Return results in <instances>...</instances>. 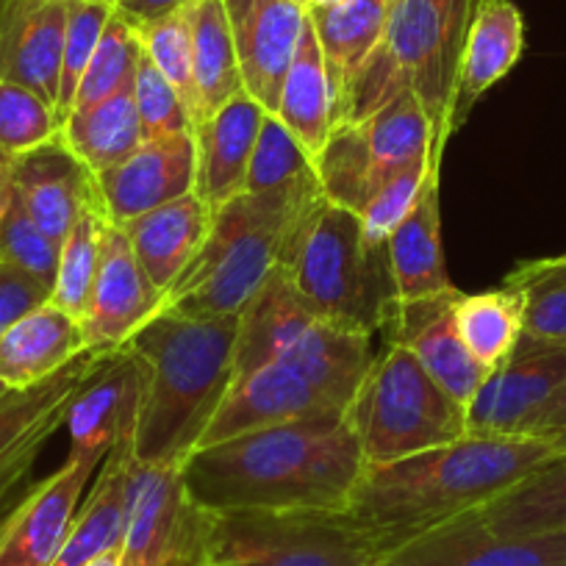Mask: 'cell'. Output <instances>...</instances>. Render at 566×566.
Returning a JSON list of instances; mask_svg holds the SVG:
<instances>
[{"label": "cell", "instance_id": "1", "mask_svg": "<svg viewBox=\"0 0 566 566\" xmlns=\"http://www.w3.org/2000/svg\"><path fill=\"white\" fill-rule=\"evenodd\" d=\"M364 455L345 413L275 424L200 448L181 467L195 505L226 511H345Z\"/></svg>", "mask_w": 566, "mask_h": 566}, {"label": "cell", "instance_id": "2", "mask_svg": "<svg viewBox=\"0 0 566 566\" xmlns=\"http://www.w3.org/2000/svg\"><path fill=\"white\" fill-rule=\"evenodd\" d=\"M560 455L533 437H461L389 464H364L345 514L389 553L397 544L483 509Z\"/></svg>", "mask_w": 566, "mask_h": 566}, {"label": "cell", "instance_id": "3", "mask_svg": "<svg viewBox=\"0 0 566 566\" xmlns=\"http://www.w3.org/2000/svg\"><path fill=\"white\" fill-rule=\"evenodd\" d=\"M239 314L184 317L161 308L125 347L142 367L134 455L139 464L184 467L237 378Z\"/></svg>", "mask_w": 566, "mask_h": 566}, {"label": "cell", "instance_id": "4", "mask_svg": "<svg viewBox=\"0 0 566 566\" xmlns=\"http://www.w3.org/2000/svg\"><path fill=\"white\" fill-rule=\"evenodd\" d=\"M478 0H389L384 36L353 78L345 123H364L411 92L433 128L431 159L442 161L453 128L467 31Z\"/></svg>", "mask_w": 566, "mask_h": 566}, {"label": "cell", "instance_id": "5", "mask_svg": "<svg viewBox=\"0 0 566 566\" xmlns=\"http://www.w3.org/2000/svg\"><path fill=\"white\" fill-rule=\"evenodd\" d=\"M323 198L319 181L239 195L211 214L209 237L165 297L184 317H231L281 264L301 217Z\"/></svg>", "mask_w": 566, "mask_h": 566}, {"label": "cell", "instance_id": "6", "mask_svg": "<svg viewBox=\"0 0 566 566\" xmlns=\"http://www.w3.org/2000/svg\"><path fill=\"white\" fill-rule=\"evenodd\" d=\"M281 270L303 306L336 328L373 336L397 301L386 248H375L361 220L319 198L292 231Z\"/></svg>", "mask_w": 566, "mask_h": 566}, {"label": "cell", "instance_id": "7", "mask_svg": "<svg viewBox=\"0 0 566 566\" xmlns=\"http://www.w3.org/2000/svg\"><path fill=\"white\" fill-rule=\"evenodd\" d=\"M373 361V336L308 312L281 264L239 312L237 378L264 364H286L345 413Z\"/></svg>", "mask_w": 566, "mask_h": 566}, {"label": "cell", "instance_id": "8", "mask_svg": "<svg viewBox=\"0 0 566 566\" xmlns=\"http://www.w3.org/2000/svg\"><path fill=\"white\" fill-rule=\"evenodd\" d=\"M364 464H389L467 437V408L455 402L411 350L386 345L345 408Z\"/></svg>", "mask_w": 566, "mask_h": 566}, {"label": "cell", "instance_id": "9", "mask_svg": "<svg viewBox=\"0 0 566 566\" xmlns=\"http://www.w3.org/2000/svg\"><path fill=\"white\" fill-rule=\"evenodd\" d=\"M384 555L345 511H203L198 566H378Z\"/></svg>", "mask_w": 566, "mask_h": 566}, {"label": "cell", "instance_id": "10", "mask_svg": "<svg viewBox=\"0 0 566 566\" xmlns=\"http://www.w3.org/2000/svg\"><path fill=\"white\" fill-rule=\"evenodd\" d=\"M203 509L195 505L181 467L134 461L119 566H195Z\"/></svg>", "mask_w": 566, "mask_h": 566}, {"label": "cell", "instance_id": "11", "mask_svg": "<svg viewBox=\"0 0 566 566\" xmlns=\"http://www.w3.org/2000/svg\"><path fill=\"white\" fill-rule=\"evenodd\" d=\"M108 353L86 347L53 378L0 397V503L29 475L42 448L67 422L70 402Z\"/></svg>", "mask_w": 566, "mask_h": 566}, {"label": "cell", "instance_id": "12", "mask_svg": "<svg viewBox=\"0 0 566 566\" xmlns=\"http://www.w3.org/2000/svg\"><path fill=\"white\" fill-rule=\"evenodd\" d=\"M378 566H566V533L497 536L470 511L397 544Z\"/></svg>", "mask_w": 566, "mask_h": 566}, {"label": "cell", "instance_id": "13", "mask_svg": "<svg viewBox=\"0 0 566 566\" xmlns=\"http://www.w3.org/2000/svg\"><path fill=\"white\" fill-rule=\"evenodd\" d=\"M459 295L461 290H450L419 301H395L386 312L380 334L386 336V345L411 350L424 373L467 408L489 373L472 358L455 331L453 306Z\"/></svg>", "mask_w": 566, "mask_h": 566}, {"label": "cell", "instance_id": "14", "mask_svg": "<svg viewBox=\"0 0 566 566\" xmlns=\"http://www.w3.org/2000/svg\"><path fill=\"white\" fill-rule=\"evenodd\" d=\"M237 48L244 92L275 114L306 9L292 0H222Z\"/></svg>", "mask_w": 566, "mask_h": 566}, {"label": "cell", "instance_id": "15", "mask_svg": "<svg viewBox=\"0 0 566 566\" xmlns=\"http://www.w3.org/2000/svg\"><path fill=\"white\" fill-rule=\"evenodd\" d=\"M97 192L112 226L195 192V139L189 134H167L142 139L139 148L112 170L101 172Z\"/></svg>", "mask_w": 566, "mask_h": 566}, {"label": "cell", "instance_id": "16", "mask_svg": "<svg viewBox=\"0 0 566 566\" xmlns=\"http://www.w3.org/2000/svg\"><path fill=\"white\" fill-rule=\"evenodd\" d=\"M566 384V347L516 350L467 406L472 437H525L536 413Z\"/></svg>", "mask_w": 566, "mask_h": 566}, {"label": "cell", "instance_id": "17", "mask_svg": "<svg viewBox=\"0 0 566 566\" xmlns=\"http://www.w3.org/2000/svg\"><path fill=\"white\" fill-rule=\"evenodd\" d=\"M103 461L73 459L42 481L0 525V566H53L62 553L86 483Z\"/></svg>", "mask_w": 566, "mask_h": 566}, {"label": "cell", "instance_id": "18", "mask_svg": "<svg viewBox=\"0 0 566 566\" xmlns=\"http://www.w3.org/2000/svg\"><path fill=\"white\" fill-rule=\"evenodd\" d=\"M342 413L331 406L301 373L286 364H264L250 373L233 378L226 400L217 408L214 419L206 428L200 448L228 442L244 433L264 431L275 424L295 422V419ZM198 448V450H200Z\"/></svg>", "mask_w": 566, "mask_h": 566}, {"label": "cell", "instance_id": "19", "mask_svg": "<svg viewBox=\"0 0 566 566\" xmlns=\"http://www.w3.org/2000/svg\"><path fill=\"white\" fill-rule=\"evenodd\" d=\"M142 367L128 347L112 350L78 389L67 411L70 455L103 461L108 450L136 437Z\"/></svg>", "mask_w": 566, "mask_h": 566}, {"label": "cell", "instance_id": "20", "mask_svg": "<svg viewBox=\"0 0 566 566\" xmlns=\"http://www.w3.org/2000/svg\"><path fill=\"white\" fill-rule=\"evenodd\" d=\"M12 184L31 220L59 244L86 211L103 209L97 178L67 148L62 130L56 139L14 159Z\"/></svg>", "mask_w": 566, "mask_h": 566}, {"label": "cell", "instance_id": "21", "mask_svg": "<svg viewBox=\"0 0 566 566\" xmlns=\"http://www.w3.org/2000/svg\"><path fill=\"white\" fill-rule=\"evenodd\" d=\"M161 306H165V292L156 290L145 275L123 228L108 222L95 292L84 319L86 345L119 350L142 325L161 312Z\"/></svg>", "mask_w": 566, "mask_h": 566}, {"label": "cell", "instance_id": "22", "mask_svg": "<svg viewBox=\"0 0 566 566\" xmlns=\"http://www.w3.org/2000/svg\"><path fill=\"white\" fill-rule=\"evenodd\" d=\"M64 31L67 0H0V81L25 86L56 108Z\"/></svg>", "mask_w": 566, "mask_h": 566}, {"label": "cell", "instance_id": "23", "mask_svg": "<svg viewBox=\"0 0 566 566\" xmlns=\"http://www.w3.org/2000/svg\"><path fill=\"white\" fill-rule=\"evenodd\" d=\"M264 114L270 112H264L248 92H242L192 128L195 195L211 214L244 195L250 156Z\"/></svg>", "mask_w": 566, "mask_h": 566}, {"label": "cell", "instance_id": "24", "mask_svg": "<svg viewBox=\"0 0 566 566\" xmlns=\"http://www.w3.org/2000/svg\"><path fill=\"white\" fill-rule=\"evenodd\" d=\"M439 192H442V165L433 161L417 203L386 239V261H389L397 301H419L455 290L444 264Z\"/></svg>", "mask_w": 566, "mask_h": 566}, {"label": "cell", "instance_id": "25", "mask_svg": "<svg viewBox=\"0 0 566 566\" xmlns=\"http://www.w3.org/2000/svg\"><path fill=\"white\" fill-rule=\"evenodd\" d=\"M525 51V18L514 0H478L461 56L453 128L467 123L475 103L503 81Z\"/></svg>", "mask_w": 566, "mask_h": 566}, {"label": "cell", "instance_id": "26", "mask_svg": "<svg viewBox=\"0 0 566 566\" xmlns=\"http://www.w3.org/2000/svg\"><path fill=\"white\" fill-rule=\"evenodd\" d=\"M117 228H123L128 237L145 275L167 297L172 283L203 248L211 228V211L200 203L198 195L189 192Z\"/></svg>", "mask_w": 566, "mask_h": 566}, {"label": "cell", "instance_id": "27", "mask_svg": "<svg viewBox=\"0 0 566 566\" xmlns=\"http://www.w3.org/2000/svg\"><path fill=\"white\" fill-rule=\"evenodd\" d=\"M86 347L84 325L45 303L18 319L0 339V384L9 391L31 389L53 378Z\"/></svg>", "mask_w": 566, "mask_h": 566}, {"label": "cell", "instance_id": "28", "mask_svg": "<svg viewBox=\"0 0 566 566\" xmlns=\"http://www.w3.org/2000/svg\"><path fill=\"white\" fill-rule=\"evenodd\" d=\"M134 439H125L108 450L97 481L75 514L62 553L53 566H90L92 560L123 547L128 522V486L134 470Z\"/></svg>", "mask_w": 566, "mask_h": 566}, {"label": "cell", "instance_id": "29", "mask_svg": "<svg viewBox=\"0 0 566 566\" xmlns=\"http://www.w3.org/2000/svg\"><path fill=\"white\" fill-rule=\"evenodd\" d=\"M306 18L323 51L342 125L353 78L384 36L389 0H334L323 7H308Z\"/></svg>", "mask_w": 566, "mask_h": 566}, {"label": "cell", "instance_id": "30", "mask_svg": "<svg viewBox=\"0 0 566 566\" xmlns=\"http://www.w3.org/2000/svg\"><path fill=\"white\" fill-rule=\"evenodd\" d=\"M275 114L301 139V145L308 150L312 159H317L328 136L339 128L334 86H331L323 51H319L308 18L303 23L290 73L283 78L281 101H277Z\"/></svg>", "mask_w": 566, "mask_h": 566}, {"label": "cell", "instance_id": "31", "mask_svg": "<svg viewBox=\"0 0 566 566\" xmlns=\"http://www.w3.org/2000/svg\"><path fill=\"white\" fill-rule=\"evenodd\" d=\"M472 514L497 536L566 533V453L549 459Z\"/></svg>", "mask_w": 566, "mask_h": 566}, {"label": "cell", "instance_id": "32", "mask_svg": "<svg viewBox=\"0 0 566 566\" xmlns=\"http://www.w3.org/2000/svg\"><path fill=\"white\" fill-rule=\"evenodd\" d=\"M62 139L90 167L92 176H101L128 159L142 145L134 84L84 112L70 114L62 125Z\"/></svg>", "mask_w": 566, "mask_h": 566}, {"label": "cell", "instance_id": "33", "mask_svg": "<svg viewBox=\"0 0 566 566\" xmlns=\"http://www.w3.org/2000/svg\"><path fill=\"white\" fill-rule=\"evenodd\" d=\"M453 323L461 342L489 375L511 361L525 334V297L514 286L464 295L453 306Z\"/></svg>", "mask_w": 566, "mask_h": 566}, {"label": "cell", "instance_id": "34", "mask_svg": "<svg viewBox=\"0 0 566 566\" xmlns=\"http://www.w3.org/2000/svg\"><path fill=\"white\" fill-rule=\"evenodd\" d=\"M361 125L364 139H367L369 159H373L375 195L380 187L400 176L402 170L431 159L433 150V128L431 119L419 106L411 92H402L395 101L367 117Z\"/></svg>", "mask_w": 566, "mask_h": 566}, {"label": "cell", "instance_id": "35", "mask_svg": "<svg viewBox=\"0 0 566 566\" xmlns=\"http://www.w3.org/2000/svg\"><path fill=\"white\" fill-rule=\"evenodd\" d=\"M189 25H192L195 84H198L200 119H203L220 106H226L231 97L242 95L244 84L242 73H239L226 3L222 0H192L189 3Z\"/></svg>", "mask_w": 566, "mask_h": 566}, {"label": "cell", "instance_id": "36", "mask_svg": "<svg viewBox=\"0 0 566 566\" xmlns=\"http://www.w3.org/2000/svg\"><path fill=\"white\" fill-rule=\"evenodd\" d=\"M503 283L525 297V334L516 350L566 347V253L525 261Z\"/></svg>", "mask_w": 566, "mask_h": 566}, {"label": "cell", "instance_id": "37", "mask_svg": "<svg viewBox=\"0 0 566 566\" xmlns=\"http://www.w3.org/2000/svg\"><path fill=\"white\" fill-rule=\"evenodd\" d=\"M319 189L328 203L361 214L375 198L373 159L358 123H345L328 136L325 148L314 159Z\"/></svg>", "mask_w": 566, "mask_h": 566}, {"label": "cell", "instance_id": "38", "mask_svg": "<svg viewBox=\"0 0 566 566\" xmlns=\"http://www.w3.org/2000/svg\"><path fill=\"white\" fill-rule=\"evenodd\" d=\"M106 228L108 220L103 209H90L67 233L62 244V255H59L56 281H53L51 301L48 303L62 308L64 314L78 319L81 325L90 314Z\"/></svg>", "mask_w": 566, "mask_h": 566}, {"label": "cell", "instance_id": "39", "mask_svg": "<svg viewBox=\"0 0 566 566\" xmlns=\"http://www.w3.org/2000/svg\"><path fill=\"white\" fill-rule=\"evenodd\" d=\"M308 181H317V170H314V159L308 156V150L281 123L277 114H264L253 156H250L244 192L264 195L275 192V189L301 187Z\"/></svg>", "mask_w": 566, "mask_h": 566}, {"label": "cell", "instance_id": "40", "mask_svg": "<svg viewBox=\"0 0 566 566\" xmlns=\"http://www.w3.org/2000/svg\"><path fill=\"white\" fill-rule=\"evenodd\" d=\"M139 56L142 45L139 36H136V29L114 9L101 42H97L95 56H92L90 67H86L84 78H81L70 114L84 112V108L95 106V103L106 101V97L117 95L119 90L134 84Z\"/></svg>", "mask_w": 566, "mask_h": 566}, {"label": "cell", "instance_id": "41", "mask_svg": "<svg viewBox=\"0 0 566 566\" xmlns=\"http://www.w3.org/2000/svg\"><path fill=\"white\" fill-rule=\"evenodd\" d=\"M145 56L161 70L167 81L178 90L187 103L192 123L200 119L198 84H195V59H192V25H189V3L176 12L156 18L150 23L134 25Z\"/></svg>", "mask_w": 566, "mask_h": 566}, {"label": "cell", "instance_id": "42", "mask_svg": "<svg viewBox=\"0 0 566 566\" xmlns=\"http://www.w3.org/2000/svg\"><path fill=\"white\" fill-rule=\"evenodd\" d=\"M114 3L108 0H67V31H64L62 51V81H59V119H67L73 108L75 92L81 78L90 67L92 56L97 51L103 31L114 14Z\"/></svg>", "mask_w": 566, "mask_h": 566}, {"label": "cell", "instance_id": "43", "mask_svg": "<svg viewBox=\"0 0 566 566\" xmlns=\"http://www.w3.org/2000/svg\"><path fill=\"white\" fill-rule=\"evenodd\" d=\"M62 130L56 108L36 92L0 81V154L18 156L56 139Z\"/></svg>", "mask_w": 566, "mask_h": 566}, {"label": "cell", "instance_id": "44", "mask_svg": "<svg viewBox=\"0 0 566 566\" xmlns=\"http://www.w3.org/2000/svg\"><path fill=\"white\" fill-rule=\"evenodd\" d=\"M59 255L62 244L53 242L40 226L29 217L18 195H12L7 214L0 220V261L12 264L18 270L29 272L36 281L48 283L53 290L59 270Z\"/></svg>", "mask_w": 566, "mask_h": 566}, {"label": "cell", "instance_id": "45", "mask_svg": "<svg viewBox=\"0 0 566 566\" xmlns=\"http://www.w3.org/2000/svg\"><path fill=\"white\" fill-rule=\"evenodd\" d=\"M134 101L139 114L142 139L167 134H189L195 128L187 103L176 86L161 75V70L142 51L134 78Z\"/></svg>", "mask_w": 566, "mask_h": 566}, {"label": "cell", "instance_id": "46", "mask_svg": "<svg viewBox=\"0 0 566 566\" xmlns=\"http://www.w3.org/2000/svg\"><path fill=\"white\" fill-rule=\"evenodd\" d=\"M433 161L437 159H428L422 161V165H413L408 167V170H402L400 176L391 178L386 187H380V192L364 206L358 220H361L364 233H367V239L375 248H386V239L391 237V231L400 226L402 217H406L408 211H411V206L417 203ZM437 165H442V161H437Z\"/></svg>", "mask_w": 566, "mask_h": 566}, {"label": "cell", "instance_id": "47", "mask_svg": "<svg viewBox=\"0 0 566 566\" xmlns=\"http://www.w3.org/2000/svg\"><path fill=\"white\" fill-rule=\"evenodd\" d=\"M51 301V286L0 261V339L18 319Z\"/></svg>", "mask_w": 566, "mask_h": 566}, {"label": "cell", "instance_id": "48", "mask_svg": "<svg viewBox=\"0 0 566 566\" xmlns=\"http://www.w3.org/2000/svg\"><path fill=\"white\" fill-rule=\"evenodd\" d=\"M525 437L544 439V442L555 444L560 453H566V384L536 413V419H533Z\"/></svg>", "mask_w": 566, "mask_h": 566}, {"label": "cell", "instance_id": "49", "mask_svg": "<svg viewBox=\"0 0 566 566\" xmlns=\"http://www.w3.org/2000/svg\"><path fill=\"white\" fill-rule=\"evenodd\" d=\"M187 3H192V0H117L114 7L130 25H142L156 18H165V14L176 12Z\"/></svg>", "mask_w": 566, "mask_h": 566}, {"label": "cell", "instance_id": "50", "mask_svg": "<svg viewBox=\"0 0 566 566\" xmlns=\"http://www.w3.org/2000/svg\"><path fill=\"white\" fill-rule=\"evenodd\" d=\"M12 170H14L12 156L0 154V220H3V214H7L9 203H12V195H14Z\"/></svg>", "mask_w": 566, "mask_h": 566}, {"label": "cell", "instance_id": "51", "mask_svg": "<svg viewBox=\"0 0 566 566\" xmlns=\"http://www.w3.org/2000/svg\"><path fill=\"white\" fill-rule=\"evenodd\" d=\"M90 566H119V549H114V553H108V555H103V558L92 560Z\"/></svg>", "mask_w": 566, "mask_h": 566}, {"label": "cell", "instance_id": "52", "mask_svg": "<svg viewBox=\"0 0 566 566\" xmlns=\"http://www.w3.org/2000/svg\"><path fill=\"white\" fill-rule=\"evenodd\" d=\"M292 3H297V7H303V9L312 7V0H292Z\"/></svg>", "mask_w": 566, "mask_h": 566}, {"label": "cell", "instance_id": "53", "mask_svg": "<svg viewBox=\"0 0 566 566\" xmlns=\"http://www.w3.org/2000/svg\"><path fill=\"white\" fill-rule=\"evenodd\" d=\"M323 3H334V0H312V7H323Z\"/></svg>", "mask_w": 566, "mask_h": 566}, {"label": "cell", "instance_id": "54", "mask_svg": "<svg viewBox=\"0 0 566 566\" xmlns=\"http://www.w3.org/2000/svg\"><path fill=\"white\" fill-rule=\"evenodd\" d=\"M7 391H9V389H7V386H3V384H0V397H3V395H7Z\"/></svg>", "mask_w": 566, "mask_h": 566}, {"label": "cell", "instance_id": "55", "mask_svg": "<svg viewBox=\"0 0 566 566\" xmlns=\"http://www.w3.org/2000/svg\"><path fill=\"white\" fill-rule=\"evenodd\" d=\"M108 3H117V0H108Z\"/></svg>", "mask_w": 566, "mask_h": 566}, {"label": "cell", "instance_id": "56", "mask_svg": "<svg viewBox=\"0 0 566 566\" xmlns=\"http://www.w3.org/2000/svg\"><path fill=\"white\" fill-rule=\"evenodd\" d=\"M195 566H198V564H195Z\"/></svg>", "mask_w": 566, "mask_h": 566}]
</instances>
